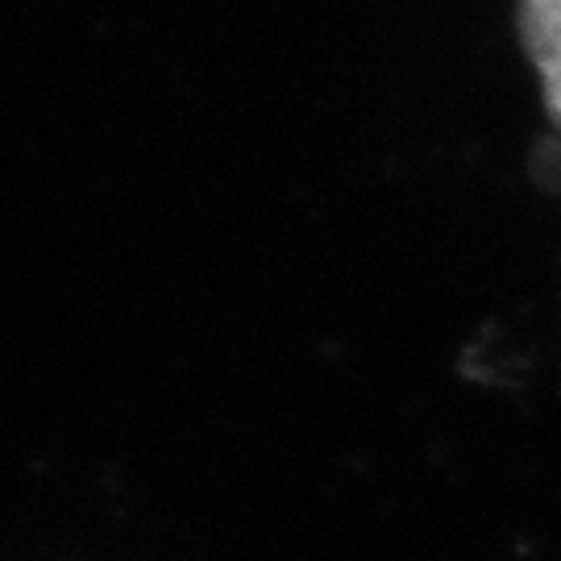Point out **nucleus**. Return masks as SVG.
I'll list each match as a JSON object with an SVG mask.
<instances>
[{
  "instance_id": "1",
  "label": "nucleus",
  "mask_w": 561,
  "mask_h": 561,
  "mask_svg": "<svg viewBox=\"0 0 561 561\" xmlns=\"http://www.w3.org/2000/svg\"><path fill=\"white\" fill-rule=\"evenodd\" d=\"M516 30L537 67L545 113L561 134V0H516Z\"/></svg>"
}]
</instances>
